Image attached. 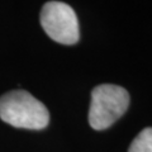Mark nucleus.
Returning <instances> with one entry per match:
<instances>
[{"instance_id":"nucleus-2","label":"nucleus","mask_w":152,"mask_h":152,"mask_svg":"<svg viewBox=\"0 0 152 152\" xmlns=\"http://www.w3.org/2000/svg\"><path fill=\"white\" fill-rule=\"evenodd\" d=\"M129 94L119 85L102 84L91 91L89 123L95 131L107 129L127 112Z\"/></svg>"},{"instance_id":"nucleus-4","label":"nucleus","mask_w":152,"mask_h":152,"mask_svg":"<svg viewBox=\"0 0 152 152\" xmlns=\"http://www.w3.org/2000/svg\"><path fill=\"white\" fill-rule=\"evenodd\" d=\"M128 152H152V127L145 128L137 134Z\"/></svg>"},{"instance_id":"nucleus-1","label":"nucleus","mask_w":152,"mask_h":152,"mask_svg":"<svg viewBox=\"0 0 152 152\" xmlns=\"http://www.w3.org/2000/svg\"><path fill=\"white\" fill-rule=\"evenodd\" d=\"M0 119L15 128L43 129L50 123L46 105L26 90H13L0 96Z\"/></svg>"},{"instance_id":"nucleus-3","label":"nucleus","mask_w":152,"mask_h":152,"mask_svg":"<svg viewBox=\"0 0 152 152\" xmlns=\"http://www.w3.org/2000/svg\"><path fill=\"white\" fill-rule=\"evenodd\" d=\"M41 26L51 39L71 46L79 42L80 31L76 13L69 4L48 1L41 10Z\"/></svg>"}]
</instances>
